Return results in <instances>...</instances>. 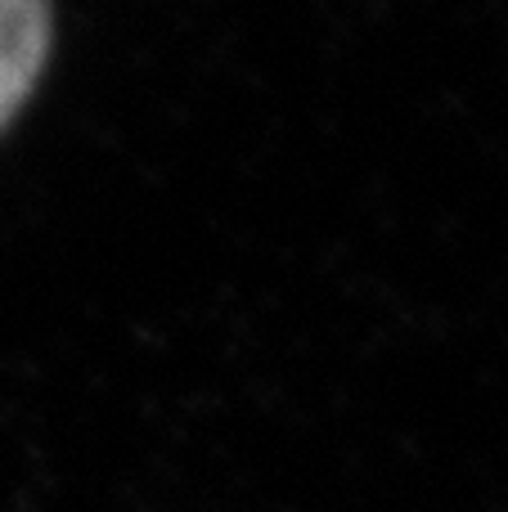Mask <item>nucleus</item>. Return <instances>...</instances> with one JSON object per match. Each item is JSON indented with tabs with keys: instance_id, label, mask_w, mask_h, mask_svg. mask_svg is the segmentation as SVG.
I'll return each mask as SVG.
<instances>
[{
	"instance_id": "1",
	"label": "nucleus",
	"mask_w": 508,
	"mask_h": 512,
	"mask_svg": "<svg viewBox=\"0 0 508 512\" xmlns=\"http://www.w3.org/2000/svg\"><path fill=\"white\" fill-rule=\"evenodd\" d=\"M50 50L45 0H0V126L18 113Z\"/></svg>"
}]
</instances>
